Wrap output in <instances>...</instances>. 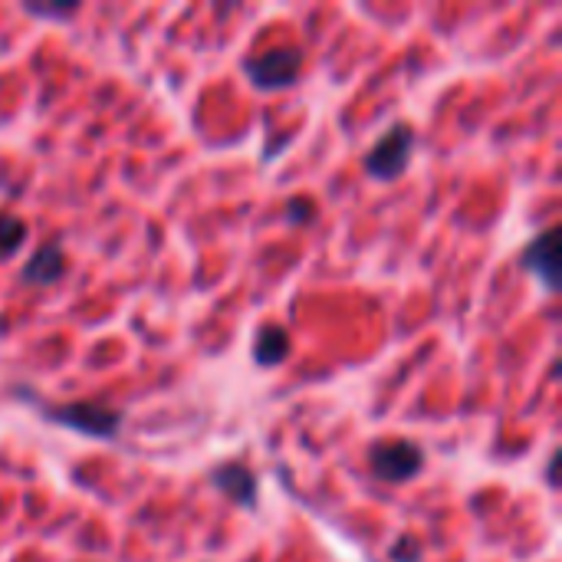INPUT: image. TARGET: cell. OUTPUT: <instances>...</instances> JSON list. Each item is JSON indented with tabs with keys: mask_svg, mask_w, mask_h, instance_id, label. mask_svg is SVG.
Returning <instances> with one entry per match:
<instances>
[{
	"mask_svg": "<svg viewBox=\"0 0 562 562\" xmlns=\"http://www.w3.org/2000/svg\"><path fill=\"white\" fill-rule=\"evenodd\" d=\"M43 418L49 425H59V428H69V431H79L86 438H115L119 428H122V415L102 402H72V405H40Z\"/></svg>",
	"mask_w": 562,
	"mask_h": 562,
	"instance_id": "obj_1",
	"label": "cell"
},
{
	"mask_svg": "<svg viewBox=\"0 0 562 562\" xmlns=\"http://www.w3.org/2000/svg\"><path fill=\"white\" fill-rule=\"evenodd\" d=\"M412 151H415V132L412 125H392L366 155V171L375 178V181H395L405 175L408 161H412Z\"/></svg>",
	"mask_w": 562,
	"mask_h": 562,
	"instance_id": "obj_2",
	"label": "cell"
},
{
	"mask_svg": "<svg viewBox=\"0 0 562 562\" xmlns=\"http://www.w3.org/2000/svg\"><path fill=\"white\" fill-rule=\"evenodd\" d=\"M300 69H303V49L296 46H283V49H267L260 56H250L244 63V72L247 79L257 86V89H290L296 79H300Z\"/></svg>",
	"mask_w": 562,
	"mask_h": 562,
	"instance_id": "obj_3",
	"label": "cell"
},
{
	"mask_svg": "<svg viewBox=\"0 0 562 562\" xmlns=\"http://www.w3.org/2000/svg\"><path fill=\"white\" fill-rule=\"evenodd\" d=\"M425 454L415 441H385L369 448V471L385 484H405L422 474Z\"/></svg>",
	"mask_w": 562,
	"mask_h": 562,
	"instance_id": "obj_4",
	"label": "cell"
},
{
	"mask_svg": "<svg viewBox=\"0 0 562 562\" xmlns=\"http://www.w3.org/2000/svg\"><path fill=\"white\" fill-rule=\"evenodd\" d=\"M211 481H214V487H217L227 501H234V504H240V507H257L260 487H257V474H254L250 468L231 461V464L214 468V471H211Z\"/></svg>",
	"mask_w": 562,
	"mask_h": 562,
	"instance_id": "obj_5",
	"label": "cell"
},
{
	"mask_svg": "<svg viewBox=\"0 0 562 562\" xmlns=\"http://www.w3.org/2000/svg\"><path fill=\"white\" fill-rule=\"evenodd\" d=\"M524 270L530 277H537L550 293L560 286V277H557V234L553 231H543L540 237L530 240V247L524 250Z\"/></svg>",
	"mask_w": 562,
	"mask_h": 562,
	"instance_id": "obj_6",
	"label": "cell"
},
{
	"mask_svg": "<svg viewBox=\"0 0 562 562\" xmlns=\"http://www.w3.org/2000/svg\"><path fill=\"white\" fill-rule=\"evenodd\" d=\"M63 273H66V260H63L59 244H43V247L23 263L20 280H23V283H33V286H49V283H56Z\"/></svg>",
	"mask_w": 562,
	"mask_h": 562,
	"instance_id": "obj_7",
	"label": "cell"
},
{
	"mask_svg": "<svg viewBox=\"0 0 562 562\" xmlns=\"http://www.w3.org/2000/svg\"><path fill=\"white\" fill-rule=\"evenodd\" d=\"M290 349H293V342H290L286 329L273 323V326H263V329L257 333L254 359H257V366H263V369H277V366H283V362L290 359Z\"/></svg>",
	"mask_w": 562,
	"mask_h": 562,
	"instance_id": "obj_8",
	"label": "cell"
},
{
	"mask_svg": "<svg viewBox=\"0 0 562 562\" xmlns=\"http://www.w3.org/2000/svg\"><path fill=\"white\" fill-rule=\"evenodd\" d=\"M26 244V221L16 214H0V260H10Z\"/></svg>",
	"mask_w": 562,
	"mask_h": 562,
	"instance_id": "obj_9",
	"label": "cell"
},
{
	"mask_svg": "<svg viewBox=\"0 0 562 562\" xmlns=\"http://www.w3.org/2000/svg\"><path fill=\"white\" fill-rule=\"evenodd\" d=\"M389 557H392V562H422L425 560V543L415 533H405V537L395 540Z\"/></svg>",
	"mask_w": 562,
	"mask_h": 562,
	"instance_id": "obj_10",
	"label": "cell"
},
{
	"mask_svg": "<svg viewBox=\"0 0 562 562\" xmlns=\"http://www.w3.org/2000/svg\"><path fill=\"white\" fill-rule=\"evenodd\" d=\"M286 217H290L293 224H310V221H313V201H310V198H290Z\"/></svg>",
	"mask_w": 562,
	"mask_h": 562,
	"instance_id": "obj_11",
	"label": "cell"
},
{
	"mask_svg": "<svg viewBox=\"0 0 562 562\" xmlns=\"http://www.w3.org/2000/svg\"><path fill=\"white\" fill-rule=\"evenodd\" d=\"M23 10H26V13H33V16H72V13H76L79 7H76V3H66V7H63V3H59V7H43V3H26Z\"/></svg>",
	"mask_w": 562,
	"mask_h": 562,
	"instance_id": "obj_12",
	"label": "cell"
}]
</instances>
